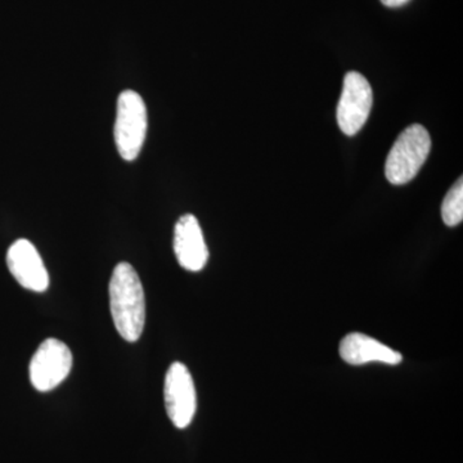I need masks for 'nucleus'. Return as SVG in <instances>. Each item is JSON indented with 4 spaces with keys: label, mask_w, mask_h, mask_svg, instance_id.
<instances>
[{
    "label": "nucleus",
    "mask_w": 463,
    "mask_h": 463,
    "mask_svg": "<svg viewBox=\"0 0 463 463\" xmlns=\"http://www.w3.org/2000/svg\"><path fill=\"white\" fill-rule=\"evenodd\" d=\"M340 355L346 364L362 365L379 362V364L397 365L403 361V356L397 350L383 345L379 340L364 334H349L341 340Z\"/></svg>",
    "instance_id": "obj_9"
},
{
    "label": "nucleus",
    "mask_w": 463,
    "mask_h": 463,
    "mask_svg": "<svg viewBox=\"0 0 463 463\" xmlns=\"http://www.w3.org/2000/svg\"><path fill=\"white\" fill-rule=\"evenodd\" d=\"M164 395L167 416L174 426H190L197 410V395L192 374L181 362H175L167 370Z\"/></svg>",
    "instance_id": "obj_6"
},
{
    "label": "nucleus",
    "mask_w": 463,
    "mask_h": 463,
    "mask_svg": "<svg viewBox=\"0 0 463 463\" xmlns=\"http://www.w3.org/2000/svg\"><path fill=\"white\" fill-rule=\"evenodd\" d=\"M109 307L120 336L129 343L138 340L145 328L146 298L138 273L129 263L115 267L109 279Z\"/></svg>",
    "instance_id": "obj_1"
},
{
    "label": "nucleus",
    "mask_w": 463,
    "mask_h": 463,
    "mask_svg": "<svg viewBox=\"0 0 463 463\" xmlns=\"http://www.w3.org/2000/svg\"><path fill=\"white\" fill-rule=\"evenodd\" d=\"M72 367L71 350L57 339L43 341L30 362V381L38 392H50L69 376Z\"/></svg>",
    "instance_id": "obj_5"
},
{
    "label": "nucleus",
    "mask_w": 463,
    "mask_h": 463,
    "mask_svg": "<svg viewBox=\"0 0 463 463\" xmlns=\"http://www.w3.org/2000/svg\"><path fill=\"white\" fill-rule=\"evenodd\" d=\"M441 218L448 227H456L463 221V181L459 178L448 191L441 205Z\"/></svg>",
    "instance_id": "obj_10"
},
{
    "label": "nucleus",
    "mask_w": 463,
    "mask_h": 463,
    "mask_svg": "<svg viewBox=\"0 0 463 463\" xmlns=\"http://www.w3.org/2000/svg\"><path fill=\"white\" fill-rule=\"evenodd\" d=\"M430 134L422 125L414 124L398 137L385 164V175L392 184L412 181L430 154Z\"/></svg>",
    "instance_id": "obj_2"
},
{
    "label": "nucleus",
    "mask_w": 463,
    "mask_h": 463,
    "mask_svg": "<svg viewBox=\"0 0 463 463\" xmlns=\"http://www.w3.org/2000/svg\"><path fill=\"white\" fill-rule=\"evenodd\" d=\"M174 252L178 263L190 272H200L209 260L203 230L196 216L183 215L174 230Z\"/></svg>",
    "instance_id": "obj_8"
},
{
    "label": "nucleus",
    "mask_w": 463,
    "mask_h": 463,
    "mask_svg": "<svg viewBox=\"0 0 463 463\" xmlns=\"http://www.w3.org/2000/svg\"><path fill=\"white\" fill-rule=\"evenodd\" d=\"M9 272L23 288L35 292H44L50 286L45 265L41 254L30 241L17 240L7 252Z\"/></svg>",
    "instance_id": "obj_7"
},
{
    "label": "nucleus",
    "mask_w": 463,
    "mask_h": 463,
    "mask_svg": "<svg viewBox=\"0 0 463 463\" xmlns=\"http://www.w3.org/2000/svg\"><path fill=\"white\" fill-rule=\"evenodd\" d=\"M147 109L137 91L124 90L118 96L115 121V143L125 161H134L141 154L148 128Z\"/></svg>",
    "instance_id": "obj_3"
},
{
    "label": "nucleus",
    "mask_w": 463,
    "mask_h": 463,
    "mask_svg": "<svg viewBox=\"0 0 463 463\" xmlns=\"http://www.w3.org/2000/svg\"><path fill=\"white\" fill-rule=\"evenodd\" d=\"M373 105V88L359 72H347L337 106V123L341 132L355 136L364 128Z\"/></svg>",
    "instance_id": "obj_4"
},
{
    "label": "nucleus",
    "mask_w": 463,
    "mask_h": 463,
    "mask_svg": "<svg viewBox=\"0 0 463 463\" xmlns=\"http://www.w3.org/2000/svg\"><path fill=\"white\" fill-rule=\"evenodd\" d=\"M410 0H381L383 5L390 8H398L402 7V5H407Z\"/></svg>",
    "instance_id": "obj_11"
}]
</instances>
